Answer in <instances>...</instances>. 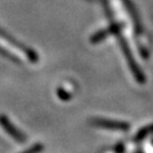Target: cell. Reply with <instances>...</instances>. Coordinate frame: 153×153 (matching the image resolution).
Masks as SVG:
<instances>
[{
  "mask_svg": "<svg viewBox=\"0 0 153 153\" xmlns=\"http://www.w3.org/2000/svg\"><path fill=\"white\" fill-rule=\"evenodd\" d=\"M90 124L94 126V127H99V128L120 131H128L129 127H131V125L128 123H126V121L112 120V119H105V118H92L90 120Z\"/></svg>",
  "mask_w": 153,
  "mask_h": 153,
  "instance_id": "cell-1",
  "label": "cell"
},
{
  "mask_svg": "<svg viewBox=\"0 0 153 153\" xmlns=\"http://www.w3.org/2000/svg\"><path fill=\"white\" fill-rule=\"evenodd\" d=\"M0 126L2 127V129L9 135V136L16 141L17 143H25L26 142V135H24L22 131H19L15 125H13V123L9 120V118H7L6 116L0 115Z\"/></svg>",
  "mask_w": 153,
  "mask_h": 153,
  "instance_id": "cell-2",
  "label": "cell"
},
{
  "mask_svg": "<svg viewBox=\"0 0 153 153\" xmlns=\"http://www.w3.org/2000/svg\"><path fill=\"white\" fill-rule=\"evenodd\" d=\"M153 134V124H150V125L145 126L141 128L140 131L136 133V135L134 136V141L135 142H141L144 138H146L149 135H152Z\"/></svg>",
  "mask_w": 153,
  "mask_h": 153,
  "instance_id": "cell-3",
  "label": "cell"
},
{
  "mask_svg": "<svg viewBox=\"0 0 153 153\" xmlns=\"http://www.w3.org/2000/svg\"><path fill=\"white\" fill-rule=\"evenodd\" d=\"M44 150V145H42L41 143H36L32 146H30L27 150L23 151L21 153H41Z\"/></svg>",
  "mask_w": 153,
  "mask_h": 153,
  "instance_id": "cell-4",
  "label": "cell"
}]
</instances>
